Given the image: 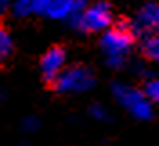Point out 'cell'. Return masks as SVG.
<instances>
[{"label":"cell","mask_w":159,"mask_h":146,"mask_svg":"<svg viewBox=\"0 0 159 146\" xmlns=\"http://www.w3.org/2000/svg\"><path fill=\"white\" fill-rule=\"evenodd\" d=\"M99 49L103 52L105 63L110 69H121L134 49V31L129 24L119 22L103 33L99 40Z\"/></svg>","instance_id":"obj_1"},{"label":"cell","mask_w":159,"mask_h":146,"mask_svg":"<svg viewBox=\"0 0 159 146\" xmlns=\"http://www.w3.org/2000/svg\"><path fill=\"white\" fill-rule=\"evenodd\" d=\"M112 94L121 107L129 112L134 119L148 121L154 117V105L148 101L143 90L136 87H130L127 83H114Z\"/></svg>","instance_id":"obj_2"},{"label":"cell","mask_w":159,"mask_h":146,"mask_svg":"<svg viewBox=\"0 0 159 146\" xmlns=\"http://www.w3.org/2000/svg\"><path fill=\"white\" fill-rule=\"evenodd\" d=\"M76 29L83 33H101L110 29L112 25V7L109 2L98 0L85 6L74 18L70 20Z\"/></svg>","instance_id":"obj_3"},{"label":"cell","mask_w":159,"mask_h":146,"mask_svg":"<svg viewBox=\"0 0 159 146\" xmlns=\"http://www.w3.org/2000/svg\"><path fill=\"white\" fill-rule=\"evenodd\" d=\"M94 83H96L94 72L89 67L72 65V67L65 69L52 85L60 94H81V92L90 90L94 87Z\"/></svg>","instance_id":"obj_4"},{"label":"cell","mask_w":159,"mask_h":146,"mask_svg":"<svg viewBox=\"0 0 159 146\" xmlns=\"http://www.w3.org/2000/svg\"><path fill=\"white\" fill-rule=\"evenodd\" d=\"M67 69V52L63 47H51L40 60V72L45 81L54 83L58 76Z\"/></svg>","instance_id":"obj_5"},{"label":"cell","mask_w":159,"mask_h":146,"mask_svg":"<svg viewBox=\"0 0 159 146\" xmlns=\"http://www.w3.org/2000/svg\"><path fill=\"white\" fill-rule=\"evenodd\" d=\"M134 31L143 34L159 33V4L157 2H147L138 11V16L134 22Z\"/></svg>","instance_id":"obj_6"},{"label":"cell","mask_w":159,"mask_h":146,"mask_svg":"<svg viewBox=\"0 0 159 146\" xmlns=\"http://www.w3.org/2000/svg\"><path fill=\"white\" fill-rule=\"evenodd\" d=\"M87 6L83 0H49L45 16L52 20H72Z\"/></svg>","instance_id":"obj_7"},{"label":"cell","mask_w":159,"mask_h":146,"mask_svg":"<svg viewBox=\"0 0 159 146\" xmlns=\"http://www.w3.org/2000/svg\"><path fill=\"white\" fill-rule=\"evenodd\" d=\"M49 0H16L13 4V13L20 18L27 16H45Z\"/></svg>","instance_id":"obj_8"},{"label":"cell","mask_w":159,"mask_h":146,"mask_svg":"<svg viewBox=\"0 0 159 146\" xmlns=\"http://www.w3.org/2000/svg\"><path fill=\"white\" fill-rule=\"evenodd\" d=\"M139 49H141V54L148 60V61L159 65V33L143 34L141 36Z\"/></svg>","instance_id":"obj_9"},{"label":"cell","mask_w":159,"mask_h":146,"mask_svg":"<svg viewBox=\"0 0 159 146\" xmlns=\"http://www.w3.org/2000/svg\"><path fill=\"white\" fill-rule=\"evenodd\" d=\"M13 52V38L11 33L0 24V61H6Z\"/></svg>","instance_id":"obj_10"},{"label":"cell","mask_w":159,"mask_h":146,"mask_svg":"<svg viewBox=\"0 0 159 146\" xmlns=\"http://www.w3.org/2000/svg\"><path fill=\"white\" fill-rule=\"evenodd\" d=\"M143 92L152 105H159V78H147L143 85Z\"/></svg>","instance_id":"obj_11"},{"label":"cell","mask_w":159,"mask_h":146,"mask_svg":"<svg viewBox=\"0 0 159 146\" xmlns=\"http://www.w3.org/2000/svg\"><path fill=\"white\" fill-rule=\"evenodd\" d=\"M89 114H90V117H94L96 121H109L110 119V114H109V110H107V107H103L101 103H94V105L89 108Z\"/></svg>","instance_id":"obj_12"},{"label":"cell","mask_w":159,"mask_h":146,"mask_svg":"<svg viewBox=\"0 0 159 146\" xmlns=\"http://www.w3.org/2000/svg\"><path fill=\"white\" fill-rule=\"evenodd\" d=\"M22 128H24V132H27V134H34V132H38V128H40L38 117H34V116L24 117V119H22Z\"/></svg>","instance_id":"obj_13"},{"label":"cell","mask_w":159,"mask_h":146,"mask_svg":"<svg viewBox=\"0 0 159 146\" xmlns=\"http://www.w3.org/2000/svg\"><path fill=\"white\" fill-rule=\"evenodd\" d=\"M0 2H2V6H4V7H6V6H13V4H15V2H16V0H0Z\"/></svg>","instance_id":"obj_14"},{"label":"cell","mask_w":159,"mask_h":146,"mask_svg":"<svg viewBox=\"0 0 159 146\" xmlns=\"http://www.w3.org/2000/svg\"><path fill=\"white\" fill-rule=\"evenodd\" d=\"M4 96H6V92H4V90H0V99H4Z\"/></svg>","instance_id":"obj_15"},{"label":"cell","mask_w":159,"mask_h":146,"mask_svg":"<svg viewBox=\"0 0 159 146\" xmlns=\"http://www.w3.org/2000/svg\"><path fill=\"white\" fill-rule=\"evenodd\" d=\"M2 9H4V6H2V2H0V11H2Z\"/></svg>","instance_id":"obj_16"},{"label":"cell","mask_w":159,"mask_h":146,"mask_svg":"<svg viewBox=\"0 0 159 146\" xmlns=\"http://www.w3.org/2000/svg\"><path fill=\"white\" fill-rule=\"evenodd\" d=\"M83 2H87V0H83Z\"/></svg>","instance_id":"obj_17"}]
</instances>
